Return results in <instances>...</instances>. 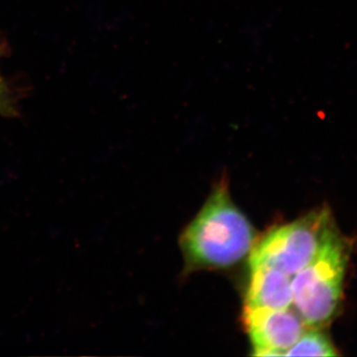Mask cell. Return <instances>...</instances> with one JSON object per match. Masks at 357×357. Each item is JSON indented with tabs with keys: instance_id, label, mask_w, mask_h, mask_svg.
<instances>
[{
	"instance_id": "277c9868",
	"label": "cell",
	"mask_w": 357,
	"mask_h": 357,
	"mask_svg": "<svg viewBox=\"0 0 357 357\" xmlns=\"http://www.w3.org/2000/svg\"><path fill=\"white\" fill-rule=\"evenodd\" d=\"M243 321L255 356H284L306 326L297 311L291 307L266 310L244 307Z\"/></svg>"
},
{
	"instance_id": "5b68a950",
	"label": "cell",
	"mask_w": 357,
	"mask_h": 357,
	"mask_svg": "<svg viewBox=\"0 0 357 357\" xmlns=\"http://www.w3.org/2000/svg\"><path fill=\"white\" fill-rule=\"evenodd\" d=\"M292 305V277L275 268L250 267L244 307L283 310Z\"/></svg>"
},
{
	"instance_id": "3957f363",
	"label": "cell",
	"mask_w": 357,
	"mask_h": 357,
	"mask_svg": "<svg viewBox=\"0 0 357 357\" xmlns=\"http://www.w3.org/2000/svg\"><path fill=\"white\" fill-rule=\"evenodd\" d=\"M333 223L330 208L324 206L277 227L255 243L249 265L275 268L292 277L316 257Z\"/></svg>"
},
{
	"instance_id": "6da1fadb",
	"label": "cell",
	"mask_w": 357,
	"mask_h": 357,
	"mask_svg": "<svg viewBox=\"0 0 357 357\" xmlns=\"http://www.w3.org/2000/svg\"><path fill=\"white\" fill-rule=\"evenodd\" d=\"M255 241V227L232 202L222 180L185 227L180 243L189 269H223L250 255Z\"/></svg>"
},
{
	"instance_id": "8992f818",
	"label": "cell",
	"mask_w": 357,
	"mask_h": 357,
	"mask_svg": "<svg viewBox=\"0 0 357 357\" xmlns=\"http://www.w3.org/2000/svg\"><path fill=\"white\" fill-rule=\"evenodd\" d=\"M337 356L340 352L332 340L321 328H312L303 333L299 340L285 352L284 356Z\"/></svg>"
},
{
	"instance_id": "7a4b0ae2",
	"label": "cell",
	"mask_w": 357,
	"mask_h": 357,
	"mask_svg": "<svg viewBox=\"0 0 357 357\" xmlns=\"http://www.w3.org/2000/svg\"><path fill=\"white\" fill-rule=\"evenodd\" d=\"M351 253V241L335 222L316 257L293 275L294 307L307 326L321 328L337 317Z\"/></svg>"
},
{
	"instance_id": "52a82bcc",
	"label": "cell",
	"mask_w": 357,
	"mask_h": 357,
	"mask_svg": "<svg viewBox=\"0 0 357 357\" xmlns=\"http://www.w3.org/2000/svg\"><path fill=\"white\" fill-rule=\"evenodd\" d=\"M0 112L2 114H10L14 112L13 103L10 102L8 89H7L4 82L0 79Z\"/></svg>"
}]
</instances>
